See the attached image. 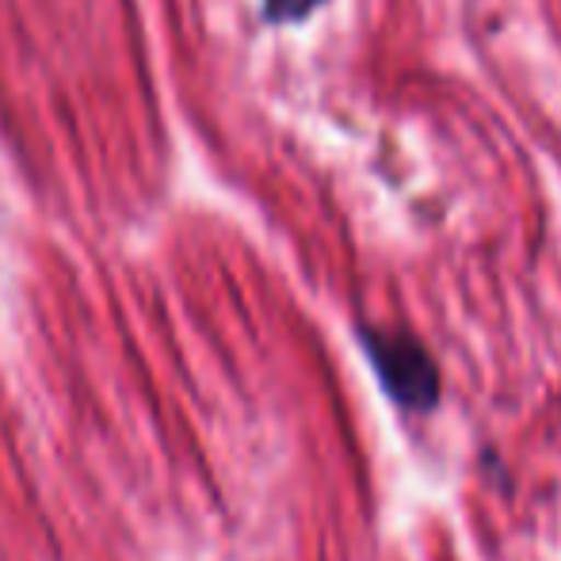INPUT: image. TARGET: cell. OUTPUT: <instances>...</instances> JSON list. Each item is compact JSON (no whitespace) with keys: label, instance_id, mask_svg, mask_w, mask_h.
Instances as JSON below:
<instances>
[{"label":"cell","instance_id":"obj_1","mask_svg":"<svg viewBox=\"0 0 561 561\" xmlns=\"http://www.w3.org/2000/svg\"><path fill=\"white\" fill-rule=\"evenodd\" d=\"M359 344L382 393L401 413H432L444 401V375L421 336L405 329L359 325Z\"/></svg>","mask_w":561,"mask_h":561},{"label":"cell","instance_id":"obj_2","mask_svg":"<svg viewBox=\"0 0 561 561\" xmlns=\"http://www.w3.org/2000/svg\"><path fill=\"white\" fill-rule=\"evenodd\" d=\"M321 0H267V20L272 23H290V20H302L318 8Z\"/></svg>","mask_w":561,"mask_h":561}]
</instances>
